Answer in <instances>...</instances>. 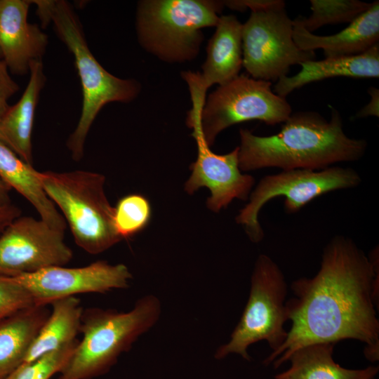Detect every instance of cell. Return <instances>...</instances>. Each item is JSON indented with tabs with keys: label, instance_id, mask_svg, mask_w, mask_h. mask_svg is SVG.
<instances>
[{
	"label": "cell",
	"instance_id": "obj_4",
	"mask_svg": "<svg viewBox=\"0 0 379 379\" xmlns=\"http://www.w3.org/2000/svg\"><path fill=\"white\" fill-rule=\"evenodd\" d=\"M161 310L159 300L149 295L126 312L97 307L84 310L80 325L82 339L58 379H93L108 372L119 357L156 324Z\"/></svg>",
	"mask_w": 379,
	"mask_h": 379
},
{
	"label": "cell",
	"instance_id": "obj_22",
	"mask_svg": "<svg viewBox=\"0 0 379 379\" xmlns=\"http://www.w3.org/2000/svg\"><path fill=\"white\" fill-rule=\"evenodd\" d=\"M51 312L31 345L23 362L60 349L77 340L80 333L83 308L80 300L70 296L50 303Z\"/></svg>",
	"mask_w": 379,
	"mask_h": 379
},
{
	"label": "cell",
	"instance_id": "obj_32",
	"mask_svg": "<svg viewBox=\"0 0 379 379\" xmlns=\"http://www.w3.org/2000/svg\"><path fill=\"white\" fill-rule=\"evenodd\" d=\"M274 379H279V378H275V377H274Z\"/></svg>",
	"mask_w": 379,
	"mask_h": 379
},
{
	"label": "cell",
	"instance_id": "obj_20",
	"mask_svg": "<svg viewBox=\"0 0 379 379\" xmlns=\"http://www.w3.org/2000/svg\"><path fill=\"white\" fill-rule=\"evenodd\" d=\"M0 179L36 209L41 220L65 231V219L46 194L32 165L24 161L0 139Z\"/></svg>",
	"mask_w": 379,
	"mask_h": 379
},
{
	"label": "cell",
	"instance_id": "obj_26",
	"mask_svg": "<svg viewBox=\"0 0 379 379\" xmlns=\"http://www.w3.org/2000/svg\"><path fill=\"white\" fill-rule=\"evenodd\" d=\"M35 304L29 291L13 277L0 275V320Z\"/></svg>",
	"mask_w": 379,
	"mask_h": 379
},
{
	"label": "cell",
	"instance_id": "obj_28",
	"mask_svg": "<svg viewBox=\"0 0 379 379\" xmlns=\"http://www.w3.org/2000/svg\"><path fill=\"white\" fill-rule=\"evenodd\" d=\"M224 6L232 10L244 11L247 8L251 11H265L285 6L286 4L281 0H239L223 1Z\"/></svg>",
	"mask_w": 379,
	"mask_h": 379
},
{
	"label": "cell",
	"instance_id": "obj_21",
	"mask_svg": "<svg viewBox=\"0 0 379 379\" xmlns=\"http://www.w3.org/2000/svg\"><path fill=\"white\" fill-rule=\"evenodd\" d=\"M333 343H317L294 351L286 361L290 367L276 375L279 379H374L378 366L360 369L344 368L333 357Z\"/></svg>",
	"mask_w": 379,
	"mask_h": 379
},
{
	"label": "cell",
	"instance_id": "obj_19",
	"mask_svg": "<svg viewBox=\"0 0 379 379\" xmlns=\"http://www.w3.org/2000/svg\"><path fill=\"white\" fill-rule=\"evenodd\" d=\"M48 305L35 304L0 320V379L23 363L50 314Z\"/></svg>",
	"mask_w": 379,
	"mask_h": 379
},
{
	"label": "cell",
	"instance_id": "obj_11",
	"mask_svg": "<svg viewBox=\"0 0 379 379\" xmlns=\"http://www.w3.org/2000/svg\"><path fill=\"white\" fill-rule=\"evenodd\" d=\"M190 95L192 107L187 114V124L193 129L192 136L197 142V158L190 167L192 174L185 184V190L192 194L200 187H207L211 192L207 207L219 212L234 199H248L255 178L239 169L238 147L225 154H217L211 150L200 128L206 96L198 91H192Z\"/></svg>",
	"mask_w": 379,
	"mask_h": 379
},
{
	"label": "cell",
	"instance_id": "obj_13",
	"mask_svg": "<svg viewBox=\"0 0 379 379\" xmlns=\"http://www.w3.org/2000/svg\"><path fill=\"white\" fill-rule=\"evenodd\" d=\"M13 278L29 291L36 304L50 305L79 293L126 288L132 274L124 264L98 260L84 267L53 266Z\"/></svg>",
	"mask_w": 379,
	"mask_h": 379
},
{
	"label": "cell",
	"instance_id": "obj_12",
	"mask_svg": "<svg viewBox=\"0 0 379 379\" xmlns=\"http://www.w3.org/2000/svg\"><path fill=\"white\" fill-rule=\"evenodd\" d=\"M64 234L41 218L19 216L0 234V275L14 277L64 266L73 256Z\"/></svg>",
	"mask_w": 379,
	"mask_h": 379
},
{
	"label": "cell",
	"instance_id": "obj_10",
	"mask_svg": "<svg viewBox=\"0 0 379 379\" xmlns=\"http://www.w3.org/2000/svg\"><path fill=\"white\" fill-rule=\"evenodd\" d=\"M293 23L285 6L251 11L242 24V66L255 79L277 81L287 76L290 67L315 60L312 51L295 44Z\"/></svg>",
	"mask_w": 379,
	"mask_h": 379
},
{
	"label": "cell",
	"instance_id": "obj_14",
	"mask_svg": "<svg viewBox=\"0 0 379 379\" xmlns=\"http://www.w3.org/2000/svg\"><path fill=\"white\" fill-rule=\"evenodd\" d=\"M32 1L0 0V53L9 70L18 75L29 72L31 63L41 60L48 35L27 20Z\"/></svg>",
	"mask_w": 379,
	"mask_h": 379
},
{
	"label": "cell",
	"instance_id": "obj_16",
	"mask_svg": "<svg viewBox=\"0 0 379 379\" xmlns=\"http://www.w3.org/2000/svg\"><path fill=\"white\" fill-rule=\"evenodd\" d=\"M300 71L292 77L277 81L274 91L286 98L293 91L312 82L335 77L378 78L379 77V44L354 55L311 60L300 65Z\"/></svg>",
	"mask_w": 379,
	"mask_h": 379
},
{
	"label": "cell",
	"instance_id": "obj_24",
	"mask_svg": "<svg viewBox=\"0 0 379 379\" xmlns=\"http://www.w3.org/2000/svg\"><path fill=\"white\" fill-rule=\"evenodd\" d=\"M150 217V204L141 194L126 195L114 207V226L121 239L130 238L140 232L146 227Z\"/></svg>",
	"mask_w": 379,
	"mask_h": 379
},
{
	"label": "cell",
	"instance_id": "obj_7",
	"mask_svg": "<svg viewBox=\"0 0 379 379\" xmlns=\"http://www.w3.org/2000/svg\"><path fill=\"white\" fill-rule=\"evenodd\" d=\"M287 284L279 265L268 255L257 258L251 279L250 294L241 317L230 340L215 352L216 359L235 354L250 361V345L265 340L272 352L285 341L288 320L286 297Z\"/></svg>",
	"mask_w": 379,
	"mask_h": 379
},
{
	"label": "cell",
	"instance_id": "obj_30",
	"mask_svg": "<svg viewBox=\"0 0 379 379\" xmlns=\"http://www.w3.org/2000/svg\"><path fill=\"white\" fill-rule=\"evenodd\" d=\"M368 93L371 95L370 102L363 107L356 115L357 118L366 117L368 116H376L378 117V100L379 93L378 89L376 88L371 87L368 91Z\"/></svg>",
	"mask_w": 379,
	"mask_h": 379
},
{
	"label": "cell",
	"instance_id": "obj_5",
	"mask_svg": "<svg viewBox=\"0 0 379 379\" xmlns=\"http://www.w3.org/2000/svg\"><path fill=\"white\" fill-rule=\"evenodd\" d=\"M37 175L81 248L98 254L121 240L114 226V207L105 194L102 174L76 170L37 171Z\"/></svg>",
	"mask_w": 379,
	"mask_h": 379
},
{
	"label": "cell",
	"instance_id": "obj_29",
	"mask_svg": "<svg viewBox=\"0 0 379 379\" xmlns=\"http://www.w3.org/2000/svg\"><path fill=\"white\" fill-rule=\"evenodd\" d=\"M20 215V209L12 204L0 207V234L11 222Z\"/></svg>",
	"mask_w": 379,
	"mask_h": 379
},
{
	"label": "cell",
	"instance_id": "obj_15",
	"mask_svg": "<svg viewBox=\"0 0 379 379\" xmlns=\"http://www.w3.org/2000/svg\"><path fill=\"white\" fill-rule=\"evenodd\" d=\"M293 23V40L301 50L321 48L326 58L361 54L379 44V1L372 2L368 10L333 35L320 36L307 31L298 17Z\"/></svg>",
	"mask_w": 379,
	"mask_h": 379
},
{
	"label": "cell",
	"instance_id": "obj_8",
	"mask_svg": "<svg viewBox=\"0 0 379 379\" xmlns=\"http://www.w3.org/2000/svg\"><path fill=\"white\" fill-rule=\"evenodd\" d=\"M361 182L359 173L352 168L330 166L321 170L292 169L264 176L249 195L248 203L235 220L241 225L249 239L259 243L264 231L259 222L260 209L272 199L285 198L287 213L298 212L317 197L326 193L356 187Z\"/></svg>",
	"mask_w": 379,
	"mask_h": 379
},
{
	"label": "cell",
	"instance_id": "obj_18",
	"mask_svg": "<svg viewBox=\"0 0 379 379\" xmlns=\"http://www.w3.org/2000/svg\"><path fill=\"white\" fill-rule=\"evenodd\" d=\"M29 72L28 84L20 99L10 106L0 121V139L24 161L32 165L34 119L39 95L46 82L41 60L31 63Z\"/></svg>",
	"mask_w": 379,
	"mask_h": 379
},
{
	"label": "cell",
	"instance_id": "obj_27",
	"mask_svg": "<svg viewBox=\"0 0 379 379\" xmlns=\"http://www.w3.org/2000/svg\"><path fill=\"white\" fill-rule=\"evenodd\" d=\"M19 90V86L11 78L5 62L0 58V121L11 105L8 100Z\"/></svg>",
	"mask_w": 379,
	"mask_h": 379
},
{
	"label": "cell",
	"instance_id": "obj_31",
	"mask_svg": "<svg viewBox=\"0 0 379 379\" xmlns=\"http://www.w3.org/2000/svg\"><path fill=\"white\" fill-rule=\"evenodd\" d=\"M11 188L0 179V207L11 204Z\"/></svg>",
	"mask_w": 379,
	"mask_h": 379
},
{
	"label": "cell",
	"instance_id": "obj_23",
	"mask_svg": "<svg viewBox=\"0 0 379 379\" xmlns=\"http://www.w3.org/2000/svg\"><path fill=\"white\" fill-rule=\"evenodd\" d=\"M312 14L299 16V20L309 32L338 23H350L369 8L371 3L357 0H310Z\"/></svg>",
	"mask_w": 379,
	"mask_h": 379
},
{
	"label": "cell",
	"instance_id": "obj_25",
	"mask_svg": "<svg viewBox=\"0 0 379 379\" xmlns=\"http://www.w3.org/2000/svg\"><path fill=\"white\" fill-rule=\"evenodd\" d=\"M78 340L22 363L4 379H50L59 373L72 354Z\"/></svg>",
	"mask_w": 379,
	"mask_h": 379
},
{
	"label": "cell",
	"instance_id": "obj_17",
	"mask_svg": "<svg viewBox=\"0 0 379 379\" xmlns=\"http://www.w3.org/2000/svg\"><path fill=\"white\" fill-rule=\"evenodd\" d=\"M206 48V58L199 74L202 88L225 84L237 77L242 67V24L232 15H220Z\"/></svg>",
	"mask_w": 379,
	"mask_h": 379
},
{
	"label": "cell",
	"instance_id": "obj_3",
	"mask_svg": "<svg viewBox=\"0 0 379 379\" xmlns=\"http://www.w3.org/2000/svg\"><path fill=\"white\" fill-rule=\"evenodd\" d=\"M37 14L43 25L53 22L55 32L74 58L82 88V108L67 146L75 161L84 156L88 131L101 109L107 103H128L139 94L140 86L133 79H124L107 72L94 57L71 5L64 0H36Z\"/></svg>",
	"mask_w": 379,
	"mask_h": 379
},
{
	"label": "cell",
	"instance_id": "obj_9",
	"mask_svg": "<svg viewBox=\"0 0 379 379\" xmlns=\"http://www.w3.org/2000/svg\"><path fill=\"white\" fill-rule=\"evenodd\" d=\"M271 86L270 81L241 74L212 92L200 116L207 145H212L221 131L238 123L259 120L273 126L284 122L292 113L291 107Z\"/></svg>",
	"mask_w": 379,
	"mask_h": 379
},
{
	"label": "cell",
	"instance_id": "obj_33",
	"mask_svg": "<svg viewBox=\"0 0 379 379\" xmlns=\"http://www.w3.org/2000/svg\"><path fill=\"white\" fill-rule=\"evenodd\" d=\"M1 58V53H0V58Z\"/></svg>",
	"mask_w": 379,
	"mask_h": 379
},
{
	"label": "cell",
	"instance_id": "obj_6",
	"mask_svg": "<svg viewBox=\"0 0 379 379\" xmlns=\"http://www.w3.org/2000/svg\"><path fill=\"white\" fill-rule=\"evenodd\" d=\"M223 7V1H140L136 13L139 43L165 62L190 61L199 53L201 29L216 26Z\"/></svg>",
	"mask_w": 379,
	"mask_h": 379
},
{
	"label": "cell",
	"instance_id": "obj_1",
	"mask_svg": "<svg viewBox=\"0 0 379 379\" xmlns=\"http://www.w3.org/2000/svg\"><path fill=\"white\" fill-rule=\"evenodd\" d=\"M378 246L366 255L352 239L333 237L324 248L317 273L292 282L294 297L286 302L291 328L263 364L277 368L302 347L347 339L364 343L366 359L378 361Z\"/></svg>",
	"mask_w": 379,
	"mask_h": 379
},
{
	"label": "cell",
	"instance_id": "obj_2",
	"mask_svg": "<svg viewBox=\"0 0 379 379\" xmlns=\"http://www.w3.org/2000/svg\"><path fill=\"white\" fill-rule=\"evenodd\" d=\"M284 123L279 133L269 136L239 130L241 171L265 168L318 171L358 161L367 148L364 139L346 135L340 114L333 108L329 120L315 112L301 111L291 113Z\"/></svg>",
	"mask_w": 379,
	"mask_h": 379
}]
</instances>
